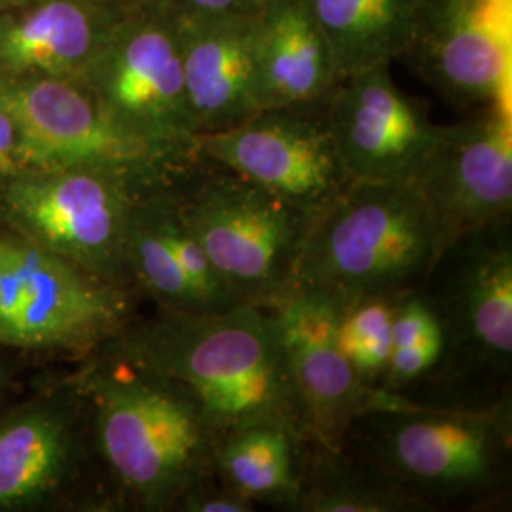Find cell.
<instances>
[{
	"instance_id": "1",
	"label": "cell",
	"mask_w": 512,
	"mask_h": 512,
	"mask_svg": "<svg viewBox=\"0 0 512 512\" xmlns=\"http://www.w3.org/2000/svg\"><path fill=\"white\" fill-rule=\"evenodd\" d=\"M112 348L183 384L222 435L253 423H287L311 440L274 310H165L126 325ZM313 442V440H311Z\"/></svg>"
},
{
	"instance_id": "2",
	"label": "cell",
	"mask_w": 512,
	"mask_h": 512,
	"mask_svg": "<svg viewBox=\"0 0 512 512\" xmlns=\"http://www.w3.org/2000/svg\"><path fill=\"white\" fill-rule=\"evenodd\" d=\"M110 351L114 363L86 380L99 452L141 505L177 509L184 495L217 478L219 433L183 384Z\"/></svg>"
},
{
	"instance_id": "3",
	"label": "cell",
	"mask_w": 512,
	"mask_h": 512,
	"mask_svg": "<svg viewBox=\"0 0 512 512\" xmlns=\"http://www.w3.org/2000/svg\"><path fill=\"white\" fill-rule=\"evenodd\" d=\"M444 249L442 226L416 181H355L311 222L294 289L327 291L342 302L416 291Z\"/></svg>"
},
{
	"instance_id": "4",
	"label": "cell",
	"mask_w": 512,
	"mask_h": 512,
	"mask_svg": "<svg viewBox=\"0 0 512 512\" xmlns=\"http://www.w3.org/2000/svg\"><path fill=\"white\" fill-rule=\"evenodd\" d=\"M357 421L372 429L366 465L425 509L492 499L505 486L511 456L509 399L486 410H446L378 389Z\"/></svg>"
},
{
	"instance_id": "5",
	"label": "cell",
	"mask_w": 512,
	"mask_h": 512,
	"mask_svg": "<svg viewBox=\"0 0 512 512\" xmlns=\"http://www.w3.org/2000/svg\"><path fill=\"white\" fill-rule=\"evenodd\" d=\"M173 196L211 266L243 304L274 310L293 293L315 215L205 160L173 186Z\"/></svg>"
},
{
	"instance_id": "6",
	"label": "cell",
	"mask_w": 512,
	"mask_h": 512,
	"mask_svg": "<svg viewBox=\"0 0 512 512\" xmlns=\"http://www.w3.org/2000/svg\"><path fill=\"white\" fill-rule=\"evenodd\" d=\"M0 107L18 124L23 171L99 167L171 188L202 160L126 128L78 80L0 76Z\"/></svg>"
},
{
	"instance_id": "7",
	"label": "cell",
	"mask_w": 512,
	"mask_h": 512,
	"mask_svg": "<svg viewBox=\"0 0 512 512\" xmlns=\"http://www.w3.org/2000/svg\"><path fill=\"white\" fill-rule=\"evenodd\" d=\"M2 179L0 217L10 230L118 283L126 277L133 209L150 192L164 190L99 167L23 171Z\"/></svg>"
},
{
	"instance_id": "8",
	"label": "cell",
	"mask_w": 512,
	"mask_h": 512,
	"mask_svg": "<svg viewBox=\"0 0 512 512\" xmlns=\"http://www.w3.org/2000/svg\"><path fill=\"white\" fill-rule=\"evenodd\" d=\"M128 293L118 281L0 230V344L86 351L128 325Z\"/></svg>"
},
{
	"instance_id": "9",
	"label": "cell",
	"mask_w": 512,
	"mask_h": 512,
	"mask_svg": "<svg viewBox=\"0 0 512 512\" xmlns=\"http://www.w3.org/2000/svg\"><path fill=\"white\" fill-rule=\"evenodd\" d=\"M78 82L131 131L196 152L175 19L160 0L120 16Z\"/></svg>"
},
{
	"instance_id": "10",
	"label": "cell",
	"mask_w": 512,
	"mask_h": 512,
	"mask_svg": "<svg viewBox=\"0 0 512 512\" xmlns=\"http://www.w3.org/2000/svg\"><path fill=\"white\" fill-rule=\"evenodd\" d=\"M327 99L258 110L239 126L198 135L196 152L317 215L349 183L330 133Z\"/></svg>"
},
{
	"instance_id": "11",
	"label": "cell",
	"mask_w": 512,
	"mask_h": 512,
	"mask_svg": "<svg viewBox=\"0 0 512 512\" xmlns=\"http://www.w3.org/2000/svg\"><path fill=\"white\" fill-rule=\"evenodd\" d=\"M403 57L456 109H511L512 0H420Z\"/></svg>"
},
{
	"instance_id": "12",
	"label": "cell",
	"mask_w": 512,
	"mask_h": 512,
	"mask_svg": "<svg viewBox=\"0 0 512 512\" xmlns=\"http://www.w3.org/2000/svg\"><path fill=\"white\" fill-rule=\"evenodd\" d=\"M414 181L439 219L446 247L511 220V109L476 110L461 122L439 126Z\"/></svg>"
},
{
	"instance_id": "13",
	"label": "cell",
	"mask_w": 512,
	"mask_h": 512,
	"mask_svg": "<svg viewBox=\"0 0 512 512\" xmlns=\"http://www.w3.org/2000/svg\"><path fill=\"white\" fill-rule=\"evenodd\" d=\"M327 116L349 183L414 181L439 133L427 110L393 82L389 65L342 78Z\"/></svg>"
},
{
	"instance_id": "14",
	"label": "cell",
	"mask_w": 512,
	"mask_h": 512,
	"mask_svg": "<svg viewBox=\"0 0 512 512\" xmlns=\"http://www.w3.org/2000/svg\"><path fill=\"white\" fill-rule=\"evenodd\" d=\"M427 294L446 334V353L505 376L512 361L511 220L478 230L444 249ZM446 357V355H444Z\"/></svg>"
},
{
	"instance_id": "15",
	"label": "cell",
	"mask_w": 512,
	"mask_h": 512,
	"mask_svg": "<svg viewBox=\"0 0 512 512\" xmlns=\"http://www.w3.org/2000/svg\"><path fill=\"white\" fill-rule=\"evenodd\" d=\"M342 300L319 289H294L274 308L294 391L313 444L342 452L378 389L359 382L338 348Z\"/></svg>"
},
{
	"instance_id": "16",
	"label": "cell",
	"mask_w": 512,
	"mask_h": 512,
	"mask_svg": "<svg viewBox=\"0 0 512 512\" xmlns=\"http://www.w3.org/2000/svg\"><path fill=\"white\" fill-rule=\"evenodd\" d=\"M171 14L196 135L234 128L262 109L255 16H203L175 10Z\"/></svg>"
},
{
	"instance_id": "17",
	"label": "cell",
	"mask_w": 512,
	"mask_h": 512,
	"mask_svg": "<svg viewBox=\"0 0 512 512\" xmlns=\"http://www.w3.org/2000/svg\"><path fill=\"white\" fill-rule=\"evenodd\" d=\"M124 14L88 0H29L0 14V76L80 80Z\"/></svg>"
},
{
	"instance_id": "18",
	"label": "cell",
	"mask_w": 512,
	"mask_h": 512,
	"mask_svg": "<svg viewBox=\"0 0 512 512\" xmlns=\"http://www.w3.org/2000/svg\"><path fill=\"white\" fill-rule=\"evenodd\" d=\"M255 52L262 109L325 101L342 80L308 0H266L255 14Z\"/></svg>"
},
{
	"instance_id": "19",
	"label": "cell",
	"mask_w": 512,
	"mask_h": 512,
	"mask_svg": "<svg viewBox=\"0 0 512 512\" xmlns=\"http://www.w3.org/2000/svg\"><path fill=\"white\" fill-rule=\"evenodd\" d=\"M311 444L287 423L264 421L238 427L217 442V478L255 505L296 511Z\"/></svg>"
},
{
	"instance_id": "20",
	"label": "cell",
	"mask_w": 512,
	"mask_h": 512,
	"mask_svg": "<svg viewBox=\"0 0 512 512\" xmlns=\"http://www.w3.org/2000/svg\"><path fill=\"white\" fill-rule=\"evenodd\" d=\"M71 423L55 408H29L0 421V509L35 503L73 467Z\"/></svg>"
},
{
	"instance_id": "21",
	"label": "cell",
	"mask_w": 512,
	"mask_h": 512,
	"mask_svg": "<svg viewBox=\"0 0 512 512\" xmlns=\"http://www.w3.org/2000/svg\"><path fill=\"white\" fill-rule=\"evenodd\" d=\"M340 78L403 57L420 0H308Z\"/></svg>"
},
{
	"instance_id": "22",
	"label": "cell",
	"mask_w": 512,
	"mask_h": 512,
	"mask_svg": "<svg viewBox=\"0 0 512 512\" xmlns=\"http://www.w3.org/2000/svg\"><path fill=\"white\" fill-rule=\"evenodd\" d=\"M298 512L427 511L391 480L368 465L353 467L340 461V452L311 444Z\"/></svg>"
},
{
	"instance_id": "23",
	"label": "cell",
	"mask_w": 512,
	"mask_h": 512,
	"mask_svg": "<svg viewBox=\"0 0 512 512\" xmlns=\"http://www.w3.org/2000/svg\"><path fill=\"white\" fill-rule=\"evenodd\" d=\"M399 294H370L342 302L338 321V348L359 382L382 389L393 351L391 321Z\"/></svg>"
},
{
	"instance_id": "24",
	"label": "cell",
	"mask_w": 512,
	"mask_h": 512,
	"mask_svg": "<svg viewBox=\"0 0 512 512\" xmlns=\"http://www.w3.org/2000/svg\"><path fill=\"white\" fill-rule=\"evenodd\" d=\"M446 355V338H433L420 344L395 348L391 351L389 365L385 370V391L401 393L406 385L425 378L429 372L439 368Z\"/></svg>"
},
{
	"instance_id": "25",
	"label": "cell",
	"mask_w": 512,
	"mask_h": 512,
	"mask_svg": "<svg viewBox=\"0 0 512 512\" xmlns=\"http://www.w3.org/2000/svg\"><path fill=\"white\" fill-rule=\"evenodd\" d=\"M177 509L186 512H253L256 505L251 499L222 484L219 478H211L184 495Z\"/></svg>"
},
{
	"instance_id": "26",
	"label": "cell",
	"mask_w": 512,
	"mask_h": 512,
	"mask_svg": "<svg viewBox=\"0 0 512 512\" xmlns=\"http://www.w3.org/2000/svg\"><path fill=\"white\" fill-rule=\"evenodd\" d=\"M167 8L183 14L203 16H255L266 0H160Z\"/></svg>"
},
{
	"instance_id": "27",
	"label": "cell",
	"mask_w": 512,
	"mask_h": 512,
	"mask_svg": "<svg viewBox=\"0 0 512 512\" xmlns=\"http://www.w3.org/2000/svg\"><path fill=\"white\" fill-rule=\"evenodd\" d=\"M21 171L18 124L0 107V177L18 175Z\"/></svg>"
},
{
	"instance_id": "28",
	"label": "cell",
	"mask_w": 512,
	"mask_h": 512,
	"mask_svg": "<svg viewBox=\"0 0 512 512\" xmlns=\"http://www.w3.org/2000/svg\"><path fill=\"white\" fill-rule=\"evenodd\" d=\"M88 2L112 10V12H118V14H126L129 10H135L143 4H147L148 0H88Z\"/></svg>"
},
{
	"instance_id": "29",
	"label": "cell",
	"mask_w": 512,
	"mask_h": 512,
	"mask_svg": "<svg viewBox=\"0 0 512 512\" xmlns=\"http://www.w3.org/2000/svg\"><path fill=\"white\" fill-rule=\"evenodd\" d=\"M25 2H29V0H0V14L8 12V10H14V8H19Z\"/></svg>"
}]
</instances>
